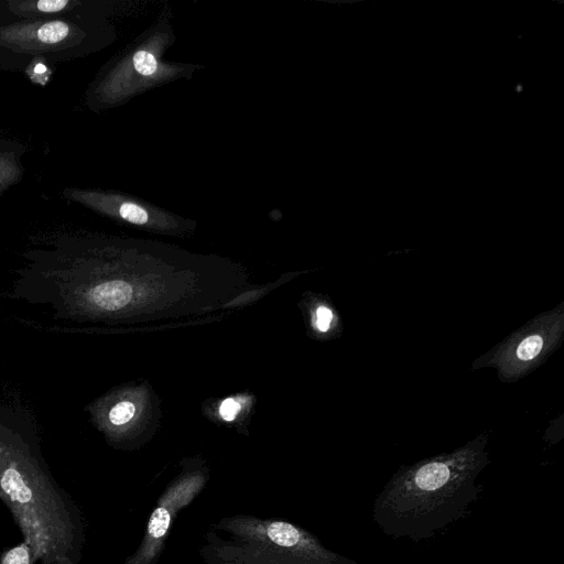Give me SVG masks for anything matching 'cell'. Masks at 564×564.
<instances>
[{
  "label": "cell",
  "mask_w": 564,
  "mask_h": 564,
  "mask_svg": "<svg viewBox=\"0 0 564 564\" xmlns=\"http://www.w3.org/2000/svg\"><path fill=\"white\" fill-rule=\"evenodd\" d=\"M133 65L138 73L145 76L153 74L158 67L154 56L145 51H139L134 54Z\"/></svg>",
  "instance_id": "ba28073f"
},
{
  "label": "cell",
  "mask_w": 564,
  "mask_h": 564,
  "mask_svg": "<svg viewBox=\"0 0 564 564\" xmlns=\"http://www.w3.org/2000/svg\"><path fill=\"white\" fill-rule=\"evenodd\" d=\"M205 540L206 564H361L282 520L242 514L223 518Z\"/></svg>",
  "instance_id": "7a4b0ae2"
},
{
  "label": "cell",
  "mask_w": 564,
  "mask_h": 564,
  "mask_svg": "<svg viewBox=\"0 0 564 564\" xmlns=\"http://www.w3.org/2000/svg\"><path fill=\"white\" fill-rule=\"evenodd\" d=\"M35 553L29 542H22L4 553L0 564H32Z\"/></svg>",
  "instance_id": "5b68a950"
},
{
  "label": "cell",
  "mask_w": 564,
  "mask_h": 564,
  "mask_svg": "<svg viewBox=\"0 0 564 564\" xmlns=\"http://www.w3.org/2000/svg\"><path fill=\"white\" fill-rule=\"evenodd\" d=\"M240 410V404L232 400L227 399L220 405V414L225 420H232Z\"/></svg>",
  "instance_id": "7c38bea8"
},
{
  "label": "cell",
  "mask_w": 564,
  "mask_h": 564,
  "mask_svg": "<svg viewBox=\"0 0 564 564\" xmlns=\"http://www.w3.org/2000/svg\"><path fill=\"white\" fill-rule=\"evenodd\" d=\"M204 485L202 475L191 474L173 481L162 492L139 547L126 564H156L175 517L200 494Z\"/></svg>",
  "instance_id": "3957f363"
},
{
  "label": "cell",
  "mask_w": 564,
  "mask_h": 564,
  "mask_svg": "<svg viewBox=\"0 0 564 564\" xmlns=\"http://www.w3.org/2000/svg\"><path fill=\"white\" fill-rule=\"evenodd\" d=\"M543 347V339L540 335L533 334L525 337L517 347L516 355L519 360L528 361L536 357Z\"/></svg>",
  "instance_id": "8992f818"
},
{
  "label": "cell",
  "mask_w": 564,
  "mask_h": 564,
  "mask_svg": "<svg viewBox=\"0 0 564 564\" xmlns=\"http://www.w3.org/2000/svg\"><path fill=\"white\" fill-rule=\"evenodd\" d=\"M35 72H36V73H43V72H45V66H44L43 64H37V65L35 66Z\"/></svg>",
  "instance_id": "4fadbf2b"
},
{
  "label": "cell",
  "mask_w": 564,
  "mask_h": 564,
  "mask_svg": "<svg viewBox=\"0 0 564 564\" xmlns=\"http://www.w3.org/2000/svg\"><path fill=\"white\" fill-rule=\"evenodd\" d=\"M31 34L45 45H53L64 41L70 33V26L64 21H48L31 28Z\"/></svg>",
  "instance_id": "277c9868"
},
{
  "label": "cell",
  "mask_w": 564,
  "mask_h": 564,
  "mask_svg": "<svg viewBox=\"0 0 564 564\" xmlns=\"http://www.w3.org/2000/svg\"><path fill=\"white\" fill-rule=\"evenodd\" d=\"M333 313L325 306H319L316 311V326L319 330L326 332L329 327Z\"/></svg>",
  "instance_id": "8fae6325"
},
{
  "label": "cell",
  "mask_w": 564,
  "mask_h": 564,
  "mask_svg": "<svg viewBox=\"0 0 564 564\" xmlns=\"http://www.w3.org/2000/svg\"><path fill=\"white\" fill-rule=\"evenodd\" d=\"M135 408L129 401H121L115 404L108 413V419L113 425H123L134 415Z\"/></svg>",
  "instance_id": "52a82bcc"
},
{
  "label": "cell",
  "mask_w": 564,
  "mask_h": 564,
  "mask_svg": "<svg viewBox=\"0 0 564 564\" xmlns=\"http://www.w3.org/2000/svg\"><path fill=\"white\" fill-rule=\"evenodd\" d=\"M488 464L482 442L398 470L378 492L372 519L393 539H432L465 518L479 498Z\"/></svg>",
  "instance_id": "6da1fadb"
},
{
  "label": "cell",
  "mask_w": 564,
  "mask_h": 564,
  "mask_svg": "<svg viewBox=\"0 0 564 564\" xmlns=\"http://www.w3.org/2000/svg\"><path fill=\"white\" fill-rule=\"evenodd\" d=\"M69 2L67 0H40L34 3L35 10L52 13L63 10Z\"/></svg>",
  "instance_id": "30bf717a"
},
{
  "label": "cell",
  "mask_w": 564,
  "mask_h": 564,
  "mask_svg": "<svg viewBox=\"0 0 564 564\" xmlns=\"http://www.w3.org/2000/svg\"><path fill=\"white\" fill-rule=\"evenodd\" d=\"M120 216L133 224L142 225L148 221L147 212L137 204L123 203L119 208Z\"/></svg>",
  "instance_id": "9c48e42d"
}]
</instances>
